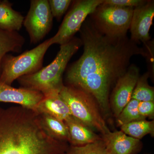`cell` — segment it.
<instances>
[{"label": "cell", "instance_id": "6da1fadb", "mask_svg": "<svg viewBox=\"0 0 154 154\" xmlns=\"http://www.w3.org/2000/svg\"><path fill=\"white\" fill-rule=\"evenodd\" d=\"M79 31L84 51L68 69L66 86L91 94L107 115L110 89L126 72L131 59L134 55L146 57L149 54L127 36L114 38L103 34L90 18L86 19Z\"/></svg>", "mask_w": 154, "mask_h": 154}, {"label": "cell", "instance_id": "7a4b0ae2", "mask_svg": "<svg viewBox=\"0 0 154 154\" xmlns=\"http://www.w3.org/2000/svg\"><path fill=\"white\" fill-rule=\"evenodd\" d=\"M69 146L45 132L35 111L0 107V154H66Z\"/></svg>", "mask_w": 154, "mask_h": 154}, {"label": "cell", "instance_id": "3957f363", "mask_svg": "<svg viewBox=\"0 0 154 154\" xmlns=\"http://www.w3.org/2000/svg\"><path fill=\"white\" fill-rule=\"evenodd\" d=\"M82 46L81 38L74 37L60 45V49L51 63L32 74L18 79L22 88L40 92L44 96L60 92L64 85L63 77L69 62Z\"/></svg>", "mask_w": 154, "mask_h": 154}, {"label": "cell", "instance_id": "277c9868", "mask_svg": "<svg viewBox=\"0 0 154 154\" xmlns=\"http://www.w3.org/2000/svg\"><path fill=\"white\" fill-rule=\"evenodd\" d=\"M60 95L75 118L93 130L100 131L102 135L110 131L99 112L96 100L91 94L81 89L64 85Z\"/></svg>", "mask_w": 154, "mask_h": 154}, {"label": "cell", "instance_id": "5b68a950", "mask_svg": "<svg viewBox=\"0 0 154 154\" xmlns=\"http://www.w3.org/2000/svg\"><path fill=\"white\" fill-rule=\"evenodd\" d=\"M52 45L50 38L17 56L7 54L2 62L0 82L11 86L15 80L20 77L41 69L44 56Z\"/></svg>", "mask_w": 154, "mask_h": 154}, {"label": "cell", "instance_id": "8992f818", "mask_svg": "<svg viewBox=\"0 0 154 154\" xmlns=\"http://www.w3.org/2000/svg\"><path fill=\"white\" fill-rule=\"evenodd\" d=\"M134 9L103 3L90 15V19L103 34L114 38L123 37L130 29Z\"/></svg>", "mask_w": 154, "mask_h": 154}, {"label": "cell", "instance_id": "52a82bcc", "mask_svg": "<svg viewBox=\"0 0 154 154\" xmlns=\"http://www.w3.org/2000/svg\"><path fill=\"white\" fill-rule=\"evenodd\" d=\"M104 0H79L75 1L65 17L57 33L51 38L52 44L62 45L67 43L79 31L88 16L93 14Z\"/></svg>", "mask_w": 154, "mask_h": 154}, {"label": "cell", "instance_id": "ba28073f", "mask_svg": "<svg viewBox=\"0 0 154 154\" xmlns=\"http://www.w3.org/2000/svg\"><path fill=\"white\" fill-rule=\"evenodd\" d=\"M53 19L48 0L30 1V9L23 25L31 43L40 42L49 33L52 28Z\"/></svg>", "mask_w": 154, "mask_h": 154}, {"label": "cell", "instance_id": "9c48e42d", "mask_svg": "<svg viewBox=\"0 0 154 154\" xmlns=\"http://www.w3.org/2000/svg\"><path fill=\"white\" fill-rule=\"evenodd\" d=\"M139 76V68L135 64H131L116 83L111 94L110 102L113 114L116 118L131 100L133 92Z\"/></svg>", "mask_w": 154, "mask_h": 154}, {"label": "cell", "instance_id": "30bf717a", "mask_svg": "<svg viewBox=\"0 0 154 154\" xmlns=\"http://www.w3.org/2000/svg\"><path fill=\"white\" fill-rule=\"evenodd\" d=\"M154 17V1H147L143 5L134 9L129 29L132 41L137 44L148 43Z\"/></svg>", "mask_w": 154, "mask_h": 154}, {"label": "cell", "instance_id": "8fae6325", "mask_svg": "<svg viewBox=\"0 0 154 154\" xmlns=\"http://www.w3.org/2000/svg\"><path fill=\"white\" fill-rule=\"evenodd\" d=\"M44 97L43 94L38 91L14 88L0 82V102L14 103L34 111Z\"/></svg>", "mask_w": 154, "mask_h": 154}, {"label": "cell", "instance_id": "7c38bea8", "mask_svg": "<svg viewBox=\"0 0 154 154\" xmlns=\"http://www.w3.org/2000/svg\"><path fill=\"white\" fill-rule=\"evenodd\" d=\"M107 154H134L139 149L140 140L131 137L122 131H109L103 135Z\"/></svg>", "mask_w": 154, "mask_h": 154}, {"label": "cell", "instance_id": "4fadbf2b", "mask_svg": "<svg viewBox=\"0 0 154 154\" xmlns=\"http://www.w3.org/2000/svg\"><path fill=\"white\" fill-rule=\"evenodd\" d=\"M35 112L44 113L64 121L71 116L68 106L61 98L60 92H54L44 96L36 105Z\"/></svg>", "mask_w": 154, "mask_h": 154}, {"label": "cell", "instance_id": "5bb4252c", "mask_svg": "<svg viewBox=\"0 0 154 154\" xmlns=\"http://www.w3.org/2000/svg\"><path fill=\"white\" fill-rule=\"evenodd\" d=\"M64 122L68 129L69 143L71 145H85L102 139V138L94 133L93 130L72 116H69Z\"/></svg>", "mask_w": 154, "mask_h": 154}, {"label": "cell", "instance_id": "9a60e30c", "mask_svg": "<svg viewBox=\"0 0 154 154\" xmlns=\"http://www.w3.org/2000/svg\"><path fill=\"white\" fill-rule=\"evenodd\" d=\"M42 129L48 136L56 140L69 142L67 127L64 122L44 113L38 114Z\"/></svg>", "mask_w": 154, "mask_h": 154}, {"label": "cell", "instance_id": "2e32d148", "mask_svg": "<svg viewBox=\"0 0 154 154\" xmlns=\"http://www.w3.org/2000/svg\"><path fill=\"white\" fill-rule=\"evenodd\" d=\"M24 17L12 7L7 1L0 2V29L8 31H17L23 25Z\"/></svg>", "mask_w": 154, "mask_h": 154}, {"label": "cell", "instance_id": "e0dca14e", "mask_svg": "<svg viewBox=\"0 0 154 154\" xmlns=\"http://www.w3.org/2000/svg\"><path fill=\"white\" fill-rule=\"evenodd\" d=\"M25 42V38L17 31H6L0 29V75L4 57L8 52L21 51Z\"/></svg>", "mask_w": 154, "mask_h": 154}, {"label": "cell", "instance_id": "ac0fdd59", "mask_svg": "<svg viewBox=\"0 0 154 154\" xmlns=\"http://www.w3.org/2000/svg\"><path fill=\"white\" fill-rule=\"evenodd\" d=\"M121 131L130 137L140 140L146 135L154 133L153 121L145 120L133 122L121 126Z\"/></svg>", "mask_w": 154, "mask_h": 154}, {"label": "cell", "instance_id": "d6986e66", "mask_svg": "<svg viewBox=\"0 0 154 154\" xmlns=\"http://www.w3.org/2000/svg\"><path fill=\"white\" fill-rule=\"evenodd\" d=\"M149 75L147 72L139 77L133 92L131 99L139 102H154V88L148 82Z\"/></svg>", "mask_w": 154, "mask_h": 154}, {"label": "cell", "instance_id": "ffe728a7", "mask_svg": "<svg viewBox=\"0 0 154 154\" xmlns=\"http://www.w3.org/2000/svg\"><path fill=\"white\" fill-rule=\"evenodd\" d=\"M139 101L131 99L122 110L117 117V123L120 126L133 122L145 120L146 118L140 114L138 110Z\"/></svg>", "mask_w": 154, "mask_h": 154}, {"label": "cell", "instance_id": "44dd1931", "mask_svg": "<svg viewBox=\"0 0 154 154\" xmlns=\"http://www.w3.org/2000/svg\"><path fill=\"white\" fill-rule=\"evenodd\" d=\"M66 154H107L103 139L81 146H69Z\"/></svg>", "mask_w": 154, "mask_h": 154}, {"label": "cell", "instance_id": "7402d4cb", "mask_svg": "<svg viewBox=\"0 0 154 154\" xmlns=\"http://www.w3.org/2000/svg\"><path fill=\"white\" fill-rule=\"evenodd\" d=\"M48 4L53 17L60 19L68 10L72 1L70 0H49Z\"/></svg>", "mask_w": 154, "mask_h": 154}, {"label": "cell", "instance_id": "603a6c76", "mask_svg": "<svg viewBox=\"0 0 154 154\" xmlns=\"http://www.w3.org/2000/svg\"><path fill=\"white\" fill-rule=\"evenodd\" d=\"M145 0H104V4L121 8H134L143 5Z\"/></svg>", "mask_w": 154, "mask_h": 154}, {"label": "cell", "instance_id": "cb8c5ba5", "mask_svg": "<svg viewBox=\"0 0 154 154\" xmlns=\"http://www.w3.org/2000/svg\"><path fill=\"white\" fill-rule=\"evenodd\" d=\"M140 114L145 118L153 119L154 116V102H140L138 106Z\"/></svg>", "mask_w": 154, "mask_h": 154}, {"label": "cell", "instance_id": "d4e9b609", "mask_svg": "<svg viewBox=\"0 0 154 154\" xmlns=\"http://www.w3.org/2000/svg\"><path fill=\"white\" fill-rule=\"evenodd\" d=\"M1 1H0V2H1Z\"/></svg>", "mask_w": 154, "mask_h": 154}]
</instances>
